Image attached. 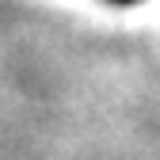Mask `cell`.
<instances>
[{"label":"cell","mask_w":160,"mask_h":160,"mask_svg":"<svg viewBox=\"0 0 160 160\" xmlns=\"http://www.w3.org/2000/svg\"><path fill=\"white\" fill-rule=\"evenodd\" d=\"M111 4H137V0H111Z\"/></svg>","instance_id":"obj_1"}]
</instances>
